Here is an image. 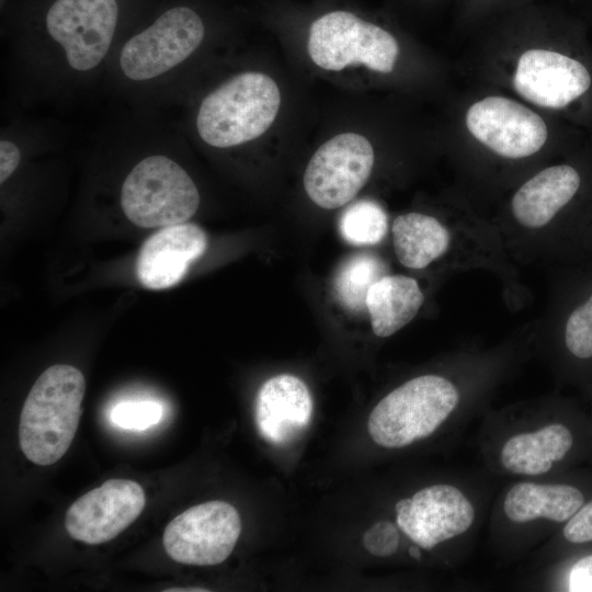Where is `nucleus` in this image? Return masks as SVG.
<instances>
[{
  "mask_svg": "<svg viewBox=\"0 0 592 592\" xmlns=\"http://www.w3.org/2000/svg\"><path fill=\"white\" fill-rule=\"evenodd\" d=\"M84 390L82 373L71 365H53L38 376L20 415V447L27 459L47 466L66 454L79 425Z\"/></svg>",
  "mask_w": 592,
  "mask_h": 592,
  "instance_id": "f257e3e1",
  "label": "nucleus"
},
{
  "mask_svg": "<svg viewBox=\"0 0 592 592\" xmlns=\"http://www.w3.org/2000/svg\"><path fill=\"white\" fill-rule=\"evenodd\" d=\"M281 93L265 73H239L201 103L196 127L201 138L217 148H228L253 140L273 124L280 109Z\"/></svg>",
  "mask_w": 592,
  "mask_h": 592,
  "instance_id": "f03ea898",
  "label": "nucleus"
},
{
  "mask_svg": "<svg viewBox=\"0 0 592 592\" xmlns=\"http://www.w3.org/2000/svg\"><path fill=\"white\" fill-rule=\"evenodd\" d=\"M456 386L439 375L414 377L385 396L372 410L367 430L379 446L398 448L435 432L456 409Z\"/></svg>",
  "mask_w": 592,
  "mask_h": 592,
  "instance_id": "7ed1b4c3",
  "label": "nucleus"
},
{
  "mask_svg": "<svg viewBox=\"0 0 592 592\" xmlns=\"http://www.w3.org/2000/svg\"><path fill=\"white\" fill-rule=\"evenodd\" d=\"M200 194L187 172L161 155L139 161L121 190L126 217L144 228L167 227L189 220L197 210Z\"/></svg>",
  "mask_w": 592,
  "mask_h": 592,
  "instance_id": "20e7f679",
  "label": "nucleus"
},
{
  "mask_svg": "<svg viewBox=\"0 0 592 592\" xmlns=\"http://www.w3.org/2000/svg\"><path fill=\"white\" fill-rule=\"evenodd\" d=\"M307 48L317 66L331 71L364 65L389 73L399 54V45L389 32L346 11L317 19L310 26Z\"/></svg>",
  "mask_w": 592,
  "mask_h": 592,
  "instance_id": "39448f33",
  "label": "nucleus"
},
{
  "mask_svg": "<svg viewBox=\"0 0 592 592\" xmlns=\"http://www.w3.org/2000/svg\"><path fill=\"white\" fill-rule=\"evenodd\" d=\"M205 25L200 14L187 5H174L122 48L119 66L130 80L159 77L189 58L201 45Z\"/></svg>",
  "mask_w": 592,
  "mask_h": 592,
  "instance_id": "423d86ee",
  "label": "nucleus"
},
{
  "mask_svg": "<svg viewBox=\"0 0 592 592\" xmlns=\"http://www.w3.org/2000/svg\"><path fill=\"white\" fill-rule=\"evenodd\" d=\"M117 0H54L44 23L69 66L78 71L96 67L105 57L118 23Z\"/></svg>",
  "mask_w": 592,
  "mask_h": 592,
  "instance_id": "0eeeda50",
  "label": "nucleus"
},
{
  "mask_svg": "<svg viewBox=\"0 0 592 592\" xmlns=\"http://www.w3.org/2000/svg\"><path fill=\"white\" fill-rule=\"evenodd\" d=\"M241 533L235 506L213 500L194 505L175 516L163 532L167 554L184 565L214 566L232 553Z\"/></svg>",
  "mask_w": 592,
  "mask_h": 592,
  "instance_id": "6e6552de",
  "label": "nucleus"
},
{
  "mask_svg": "<svg viewBox=\"0 0 592 592\" xmlns=\"http://www.w3.org/2000/svg\"><path fill=\"white\" fill-rule=\"evenodd\" d=\"M369 140L356 133L334 136L314 153L304 173L309 198L325 209L349 203L366 184L374 166Z\"/></svg>",
  "mask_w": 592,
  "mask_h": 592,
  "instance_id": "1a4fd4ad",
  "label": "nucleus"
},
{
  "mask_svg": "<svg viewBox=\"0 0 592 592\" xmlns=\"http://www.w3.org/2000/svg\"><path fill=\"white\" fill-rule=\"evenodd\" d=\"M469 133L494 153L521 159L545 145L544 119L525 105L504 96H487L474 103L465 117Z\"/></svg>",
  "mask_w": 592,
  "mask_h": 592,
  "instance_id": "9d476101",
  "label": "nucleus"
},
{
  "mask_svg": "<svg viewBox=\"0 0 592 592\" xmlns=\"http://www.w3.org/2000/svg\"><path fill=\"white\" fill-rule=\"evenodd\" d=\"M398 527L419 547L437 544L464 534L471 526L475 509L456 487L436 483L396 503Z\"/></svg>",
  "mask_w": 592,
  "mask_h": 592,
  "instance_id": "9b49d317",
  "label": "nucleus"
},
{
  "mask_svg": "<svg viewBox=\"0 0 592 592\" xmlns=\"http://www.w3.org/2000/svg\"><path fill=\"white\" fill-rule=\"evenodd\" d=\"M146 504L139 483L111 479L77 499L68 509L65 526L77 540L90 545L109 542L126 530Z\"/></svg>",
  "mask_w": 592,
  "mask_h": 592,
  "instance_id": "f8f14e48",
  "label": "nucleus"
},
{
  "mask_svg": "<svg viewBox=\"0 0 592 592\" xmlns=\"http://www.w3.org/2000/svg\"><path fill=\"white\" fill-rule=\"evenodd\" d=\"M591 76L580 61L548 49L524 52L516 64L513 87L531 103L547 109H562L583 95Z\"/></svg>",
  "mask_w": 592,
  "mask_h": 592,
  "instance_id": "ddd939ff",
  "label": "nucleus"
},
{
  "mask_svg": "<svg viewBox=\"0 0 592 592\" xmlns=\"http://www.w3.org/2000/svg\"><path fill=\"white\" fill-rule=\"evenodd\" d=\"M207 236L195 224L161 227L141 246L136 260L138 281L149 289L178 284L190 264L206 250Z\"/></svg>",
  "mask_w": 592,
  "mask_h": 592,
  "instance_id": "4468645a",
  "label": "nucleus"
},
{
  "mask_svg": "<svg viewBox=\"0 0 592 592\" xmlns=\"http://www.w3.org/2000/svg\"><path fill=\"white\" fill-rule=\"evenodd\" d=\"M312 398L297 376L281 374L267 379L255 401L259 433L270 443L282 445L295 439L309 424Z\"/></svg>",
  "mask_w": 592,
  "mask_h": 592,
  "instance_id": "2eb2a0df",
  "label": "nucleus"
},
{
  "mask_svg": "<svg viewBox=\"0 0 592 592\" xmlns=\"http://www.w3.org/2000/svg\"><path fill=\"white\" fill-rule=\"evenodd\" d=\"M581 182L579 171L572 166L548 167L515 192L511 201L512 214L526 228L546 226L571 203Z\"/></svg>",
  "mask_w": 592,
  "mask_h": 592,
  "instance_id": "dca6fc26",
  "label": "nucleus"
},
{
  "mask_svg": "<svg viewBox=\"0 0 592 592\" xmlns=\"http://www.w3.org/2000/svg\"><path fill=\"white\" fill-rule=\"evenodd\" d=\"M573 437L561 423L510 437L500 453L502 466L513 474L537 476L549 471L570 451Z\"/></svg>",
  "mask_w": 592,
  "mask_h": 592,
  "instance_id": "f3484780",
  "label": "nucleus"
},
{
  "mask_svg": "<svg viewBox=\"0 0 592 592\" xmlns=\"http://www.w3.org/2000/svg\"><path fill=\"white\" fill-rule=\"evenodd\" d=\"M423 301L424 295L414 278L400 274L382 276L365 298L374 334L386 338L396 333L415 317Z\"/></svg>",
  "mask_w": 592,
  "mask_h": 592,
  "instance_id": "a211bd4d",
  "label": "nucleus"
},
{
  "mask_svg": "<svg viewBox=\"0 0 592 592\" xmlns=\"http://www.w3.org/2000/svg\"><path fill=\"white\" fill-rule=\"evenodd\" d=\"M584 503V496L570 485L520 482L506 493L503 510L514 523L537 519L561 523L568 521Z\"/></svg>",
  "mask_w": 592,
  "mask_h": 592,
  "instance_id": "6ab92c4d",
  "label": "nucleus"
},
{
  "mask_svg": "<svg viewBox=\"0 0 592 592\" xmlns=\"http://www.w3.org/2000/svg\"><path fill=\"white\" fill-rule=\"evenodd\" d=\"M394 249L406 267L420 270L442 257L451 236L436 218L421 213L399 215L392 223Z\"/></svg>",
  "mask_w": 592,
  "mask_h": 592,
  "instance_id": "aec40b11",
  "label": "nucleus"
},
{
  "mask_svg": "<svg viewBox=\"0 0 592 592\" xmlns=\"http://www.w3.org/2000/svg\"><path fill=\"white\" fill-rule=\"evenodd\" d=\"M384 263L376 255L360 253L349 258L334 277L338 299L348 309H363L368 288L384 276Z\"/></svg>",
  "mask_w": 592,
  "mask_h": 592,
  "instance_id": "412c9836",
  "label": "nucleus"
},
{
  "mask_svg": "<svg viewBox=\"0 0 592 592\" xmlns=\"http://www.w3.org/2000/svg\"><path fill=\"white\" fill-rule=\"evenodd\" d=\"M339 229L341 236L352 244H376L387 232V215L376 202L362 200L343 212Z\"/></svg>",
  "mask_w": 592,
  "mask_h": 592,
  "instance_id": "4be33fe9",
  "label": "nucleus"
},
{
  "mask_svg": "<svg viewBox=\"0 0 592 592\" xmlns=\"http://www.w3.org/2000/svg\"><path fill=\"white\" fill-rule=\"evenodd\" d=\"M563 343L573 357L582 361L592 358V285L568 311Z\"/></svg>",
  "mask_w": 592,
  "mask_h": 592,
  "instance_id": "5701e85b",
  "label": "nucleus"
},
{
  "mask_svg": "<svg viewBox=\"0 0 592 592\" xmlns=\"http://www.w3.org/2000/svg\"><path fill=\"white\" fill-rule=\"evenodd\" d=\"M163 412L162 405L153 400L123 401L114 406L110 418L117 428L143 431L159 423Z\"/></svg>",
  "mask_w": 592,
  "mask_h": 592,
  "instance_id": "b1692460",
  "label": "nucleus"
},
{
  "mask_svg": "<svg viewBox=\"0 0 592 592\" xmlns=\"http://www.w3.org/2000/svg\"><path fill=\"white\" fill-rule=\"evenodd\" d=\"M398 528L388 521H378L363 536L365 549L378 557L392 555L399 546Z\"/></svg>",
  "mask_w": 592,
  "mask_h": 592,
  "instance_id": "393cba45",
  "label": "nucleus"
},
{
  "mask_svg": "<svg viewBox=\"0 0 592 592\" xmlns=\"http://www.w3.org/2000/svg\"><path fill=\"white\" fill-rule=\"evenodd\" d=\"M565 538L573 544L592 542V501L583 504L562 530Z\"/></svg>",
  "mask_w": 592,
  "mask_h": 592,
  "instance_id": "a878e982",
  "label": "nucleus"
},
{
  "mask_svg": "<svg viewBox=\"0 0 592 592\" xmlns=\"http://www.w3.org/2000/svg\"><path fill=\"white\" fill-rule=\"evenodd\" d=\"M570 592H592V555H588L573 563L568 576Z\"/></svg>",
  "mask_w": 592,
  "mask_h": 592,
  "instance_id": "bb28decb",
  "label": "nucleus"
},
{
  "mask_svg": "<svg viewBox=\"0 0 592 592\" xmlns=\"http://www.w3.org/2000/svg\"><path fill=\"white\" fill-rule=\"evenodd\" d=\"M21 160L20 149L10 140L0 141V182L3 183L15 171Z\"/></svg>",
  "mask_w": 592,
  "mask_h": 592,
  "instance_id": "cd10ccee",
  "label": "nucleus"
},
{
  "mask_svg": "<svg viewBox=\"0 0 592 592\" xmlns=\"http://www.w3.org/2000/svg\"><path fill=\"white\" fill-rule=\"evenodd\" d=\"M409 554L413 558H417V559L420 558V551H419L418 547H415V546H413V547H411L409 549Z\"/></svg>",
  "mask_w": 592,
  "mask_h": 592,
  "instance_id": "c85d7f7f",
  "label": "nucleus"
}]
</instances>
